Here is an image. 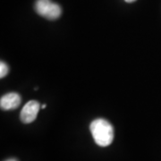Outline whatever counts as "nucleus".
Listing matches in <instances>:
<instances>
[{"mask_svg":"<svg viewBox=\"0 0 161 161\" xmlns=\"http://www.w3.org/2000/svg\"><path fill=\"white\" fill-rule=\"evenodd\" d=\"M8 71H9L8 65H7L5 62L2 61V62L0 63V77H1V78H4V77L8 74Z\"/></svg>","mask_w":161,"mask_h":161,"instance_id":"39448f33","label":"nucleus"},{"mask_svg":"<svg viewBox=\"0 0 161 161\" xmlns=\"http://www.w3.org/2000/svg\"><path fill=\"white\" fill-rule=\"evenodd\" d=\"M34 7L38 14L48 20H56L62 14L60 6L51 0H37Z\"/></svg>","mask_w":161,"mask_h":161,"instance_id":"f03ea898","label":"nucleus"},{"mask_svg":"<svg viewBox=\"0 0 161 161\" xmlns=\"http://www.w3.org/2000/svg\"><path fill=\"white\" fill-rule=\"evenodd\" d=\"M126 2H128V3H131V2H133V1H135V0H125Z\"/></svg>","mask_w":161,"mask_h":161,"instance_id":"0eeeda50","label":"nucleus"},{"mask_svg":"<svg viewBox=\"0 0 161 161\" xmlns=\"http://www.w3.org/2000/svg\"><path fill=\"white\" fill-rule=\"evenodd\" d=\"M90 129L92 137L98 146L107 147L113 142L114 128L109 122L102 118H98L92 121Z\"/></svg>","mask_w":161,"mask_h":161,"instance_id":"f257e3e1","label":"nucleus"},{"mask_svg":"<svg viewBox=\"0 0 161 161\" xmlns=\"http://www.w3.org/2000/svg\"><path fill=\"white\" fill-rule=\"evenodd\" d=\"M40 109V103L36 100H31L23 108L20 114V119L23 124H31L36 119Z\"/></svg>","mask_w":161,"mask_h":161,"instance_id":"7ed1b4c3","label":"nucleus"},{"mask_svg":"<svg viewBox=\"0 0 161 161\" xmlns=\"http://www.w3.org/2000/svg\"><path fill=\"white\" fill-rule=\"evenodd\" d=\"M41 108H46V105H42Z\"/></svg>","mask_w":161,"mask_h":161,"instance_id":"6e6552de","label":"nucleus"},{"mask_svg":"<svg viewBox=\"0 0 161 161\" xmlns=\"http://www.w3.org/2000/svg\"><path fill=\"white\" fill-rule=\"evenodd\" d=\"M5 161H18L16 158H8V159H6Z\"/></svg>","mask_w":161,"mask_h":161,"instance_id":"423d86ee","label":"nucleus"},{"mask_svg":"<svg viewBox=\"0 0 161 161\" xmlns=\"http://www.w3.org/2000/svg\"><path fill=\"white\" fill-rule=\"evenodd\" d=\"M21 104V97L15 92L7 93L0 98V108L3 110H13L17 108Z\"/></svg>","mask_w":161,"mask_h":161,"instance_id":"20e7f679","label":"nucleus"}]
</instances>
